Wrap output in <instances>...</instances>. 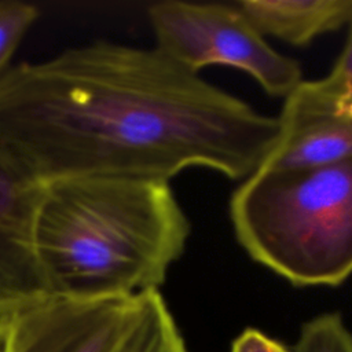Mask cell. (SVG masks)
<instances>
[{
    "instance_id": "cell-1",
    "label": "cell",
    "mask_w": 352,
    "mask_h": 352,
    "mask_svg": "<svg viewBox=\"0 0 352 352\" xmlns=\"http://www.w3.org/2000/svg\"><path fill=\"white\" fill-rule=\"evenodd\" d=\"M278 131L276 117L155 47L95 41L0 77V143L43 183L95 176L169 183L191 166L246 179Z\"/></svg>"
},
{
    "instance_id": "cell-5",
    "label": "cell",
    "mask_w": 352,
    "mask_h": 352,
    "mask_svg": "<svg viewBox=\"0 0 352 352\" xmlns=\"http://www.w3.org/2000/svg\"><path fill=\"white\" fill-rule=\"evenodd\" d=\"M142 293L47 298L0 312V352H111L140 307Z\"/></svg>"
},
{
    "instance_id": "cell-11",
    "label": "cell",
    "mask_w": 352,
    "mask_h": 352,
    "mask_svg": "<svg viewBox=\"0 0 352 352\" xmlns=\"http://www.w3.org/2000/svg\"><path fill=\"white\" fill-rule=\"evenodd\" d=\"M38 18L36 6L19 0L0 1V77L28 30Z\"/></svg>"
},
{
    "instance_id": "cell-8",
    "label": "cell",
    "mask_w": 352,
    "mask_h": 352,
    "mask_svg": "<svg viewBox=\"0 0 352 352\" xmlns=\"http://www.w3.org/2000/svg\"><path fill=\"white\" fill-rule=\"evenodd\" d=\"M235 6L263 36L292 45H307L352 23V0H245Z\"/></svg>"
},
{
    "instance_id": "cell-12",
    "label": "cell",
    "mask_w": 352,
    "mask_h": 352,
    "mask_svg": "<svg viewBox=\"0 0 352 352\" xmlns=\"http://www.w3.org/2000/svg\"><path fill=\"white\" fill-rule=\"evenodd\" d=\"M323 80L333 89L352 99V23L349 25V33L342 51Z\"/></svg>"
},
{
    "instance_id": "cell-2",
    "label": "cell",
    "mask_w": 352,
    "mask_h": 352,
    "mask_svg": "<svg viewBox=\"0 0 352 352\" xmlns=\"http://www.w3.org/2000/svg\"><path fill=\"white\" fill-rule=\"evenodd\" d=\"M188 235L169 183L72 177L44 183L33 248L52 296L102 298L160 289Z\"/></svg>"
},
{
    "instance_id": "cell-4",
    "label": "cell",
    "mask_w": 352,
    "mask_h": 352,
    "mask_svg": "<svg viewBox=\"0 0 352 352\" xmlns=\"http://www.w3.org/2000/svg\"><path fill=\"white\" fill-rule=\"evenodd\" d=\"M147 14L155 48L194 73L231 66L282 98L302 81L300 65L275 51L235 4L170 0L150 6Z\"/></svg>"
},
{
    "instance_id": "cell-3",
    "label": "cell",
    "mask_w": 352,
    "mask_h": 352,
    "mask_svg": "<svg viewBox=\"0 0 352 352\" xmlns=\"http://www.w3.org/2000/svg\"><path fill=\"white\" fill-rule=\"evenodd\" d=\"M239 245L294 286H338L352 275V158L257 169L232 192Z\"/></svg>"
},
{
    "instance_id": "cell-9",
    "label": "cell",
    "mask_w": 352,
    "mask_h": 352,
    "mask_svg": "<svg viewBox=\"0 0 352 352\" xmlns=\"http://www.w3.org/2000/svg\"><path fill=\"white\" fill-rule=\"evenodd\" d=\"M111 352H188L160 289L142 293L136 318Z\"/></svg>"
},
{
    "instance_id": "cell-13",
    "label": "cell",
    "mask_w": 352,
    "mask_h": 352,
    "mask_svg": "<svg viewBox=\"0 0 352 352\" xmlns=\"http://www.w3.org/2000/svg\"><path fill=\"white\" fill-rule=\"evenodd\" d=\"M230 352H293V349L264 331L249 327L232 341Z\"/></svg>"
},
{
    "instance_id": "cell-6",
    "label": "cell",
    "mask_w": 352,
    "mask_h": 352,
    "mask_svg": "<svg viewBox=\"0 0 352 352\" xmlns=\"http://www.w3.org/2000/svg\"><path fill=\"white\" fill-rule=\"evenodd\" d=\"M276 140L258 169L320 166L352 158V99L323 78L301 81L286 98Z\"/></svg>"
},
{
    "instance_id": "cell-7",
    "label": "cell",
    "mask_w": 352,
    "mask_h": 352,
    "mask_svg": "<svg viewBox=\"0 0 352 352\" xmlns=\"http://www.w3.org/2000/svg\"><path fill=\"white\" fill-rule=\"evenodd\" d=\"M43 186L0 143V312L52 296L33 248Z\"/></svg>"
},
{
    "instance_id": "cell-10",
    "label": "cell",
    "mask_w": 352,
    "mask_h": 352,
    "mask_svg": "<svg viewBox=\"0 0 352 352\" xmlns=\"http://www.w3.org/2000/svg\"><path fill=\"white\" fill-rule=\"evenodd\" d=\"M293 352H352V333L338 312H326L307 320Z\"/></svg>"
}]
</instances>
